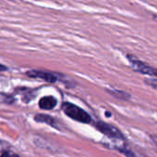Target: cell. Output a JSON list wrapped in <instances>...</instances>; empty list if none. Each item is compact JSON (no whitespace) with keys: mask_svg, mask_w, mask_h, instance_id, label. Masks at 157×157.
Wrapping results in <instances>:
<instances>
[{"mask_svg":"<svg viewBox=\"0 0 157 157\" xmlns=\"http://www.w3.org/2000/svg\"><path fill=\"white\" fill-rule=\"evenodd\" d=\"M63 110L68 117H70L71 119L77 121L79 122L89 123L92 121L91 117L88 115V113H86L84 109H82L81 108H79L74 104L64 103L63 105Z\"/></svg>","mask_w":157,"mask_h":157,"instance_id":"obj_1","label":"cell"},{"mask_svg":"<svg viewBox=\"0 0 157 157\" xmlns=\"http://www.w3.org/2000/svg\"><path fill=\"white\" fill-rule=\"evenodd\" d=\"M97 129L99 132H101L102 133H104L105 135H107L108 137H109V138L119 139V140L124 138L123 135H122V133L117 128H115L114 126L109 125L108 123L99 121L98 123H97Z\"/></svg>","mask_w":157,"mask_h":157,"instance_id":"obj_2","label":"cell"},{"mask_svg":"<svg viewBox=\"0 0 157 157\" xmlns=\"http://www.w3.org/2000/svg\"><path fill=\"white\" fill-rule=\"evenodd\" d=\"M129 59H130V62H131L132 67L137 72H139L141 74H144V75H152V76H157L156 69L147 65L144 62H141V61H139L137 59H133L132 57H129Z\"/></svg>","mask_w":157,"mask_h":157,"instance_id":"obj_3","label":"cell"},{"mask_svg":"<svg viewBox=\"0 0 157 157\" xmlns=\"http://www.w3.org/2000/svg\"><path fill=\"white\" fill-rule=\"evenodd\" d=\"M27 75L29 77H34V78H39L41 80H44L49 83H54L57 78L51 73L47 72H42V71H29L27 73Z\"/></svg>","mask_w":157,"mask_h":157,"instance_id":"obj_4","label":"cell"},{"mask_svg":"<svg viewBox=\"0 0 157 157\" xmlns=\"http://www.w3.org/2000/svg\"><path fill=\"white\" fill-rule=\"evenodd\" d=\"M56 104H57V100L53 97H44L40 98L39 102L40 108L42 109H46V110L53 109L56 106Z\"/></svg>","mask_w":157,"mask_h":157,"instance_id":"obj_5","label":"cell"},{"mask_svg":"<svg viewBox=\"0 0 157 157\" xmlns=\"http://www.w3.org/2000/svg\"><path fill=\"white\" fill-rule=\"evenodd\" d=\"M108 92H109L111 96L115 97V98H118V99H121V100H129V99H130V95H129L128 93L124 92V91L113 89V90H108Z\"/></svg>","mask_w":157,"mask_h":157,"instance_id":"obj_6","label":"cell"},{"mask_svg":"<svg viewBox=\"0 0 157 157\" xmlns=\"http://www.w3.org/2000/svg\"><path fill=\"white\" fill-rule=\"evenodd\" d=\"M35 120L36 121H39V122H44V123H47L49 125H52V126H55V121L54 120L50 117V116H47V115H37L35 117Z\"/></svg>","mask_w":157,"mask_h":157,"instance_id":"obj_7","label":"cell"},{"mask_svg":"<svg viewBox=\"0 0 157 157\" xmlns=\"http://www.w3.org/2000/svg\"><path fill=\"white\" fill-rule=\"evenodd\" d=\"M146 83L149 86H151L152 87L157 89V79H148V80H146Z\"/></svg>","mask_w":157,"mask_h":157,"instance_id":"obj_8","label":"cell"},{"mask_svg":"<svg viewBox=\"0 0 157 157\" xmlns=\"http://www.w3.org/2000/svg\"><path fill=\"white\" fill-rule=\"evenodd\" d=\"M6 67H5L4 65L0 64V71H6Z\"/></svg>","mask_w":157,"mask_h":157,"instance_id":"obj_9","label":"cell"}]
</instances>
